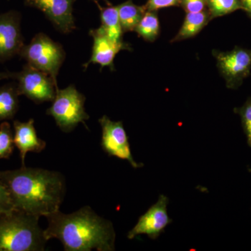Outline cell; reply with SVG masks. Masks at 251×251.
<instances>
[{
	"mask_svg": "<svg viewBox=\"0 0 251 251\" xmlns=\"http://www.w3.org/2000/svg\"><path fill=\"white\" fill-rule=\"evenodd\" d=\"M17 85L8 84L0 87V121L12 120L19 107Z\"/></svg>",
	"mask_w": 251,
	"mask_h": 251,
	"instance_id": "e0dca14e",
	"label": "cell"
},
{
	"mask_svg": "<svg viewBox=\"0 0 251 251\" xmlns=\"http://www.w3.org/2000/svg\"><path fill=\"white\" fill-rule=\"evenodd\" d=\"M14 131L9 122L0 125V159H8L14 150Z\"/></svg>",
	"mask_w": 251,
	"mask_h": 251,
	"instance_id": "ffe728a7",
	"label": "cell"
},
{
	"mask_svg": "<svg viewBox=\"0 0 251 251\" xmlns=\"http://www.w3.org/2000/svg\"><path fill=\"white\" fill-rule=\"evenodd\" d=\"M74 0H25V6L40 10L59 32L67 34L75 29Z\"/></svg>",
	"mask_w": 251,
	"mask_h": 251,
	"instance_id": "30bf717a",
	"label": "cell"
},
{
	"mask_svg": "<svg viewBox=\"0 0 251 251\" xmlns=\"http://www.w3.org/2000/svg\"><path fill=\"white\" fill-rule=\"evenodd\" d=\"M21 15L16 11L0 14V62L19 55L25 46L21 31Z\"/></svg>",
	"mask_w": 251,
	"mask_h": 251,
	"instance_id": "8fae6325",
	"label": "cell"
},
{
	"mask_svg": "<svg viewBox=\"0 0 251 251\" xmlns=\"http://www.w3.org/2000/svg\"><path fill=\"white\" fill-rule=\"evenodd\" d=\"M206 4L211 19L243 10L240 0H206Z\"/></svg>",
	"mask_w": 251,
	"mask_h": 251,
	"instance_id": "d6986e66",
	"label": "cell"
},
{
	"mask_svg": "<svg viewBox=\"0 0 251 251\" xmlns=\"http://www.w3.org/2000/svg\"><path fill=\"white\" fill-rule=\"evenodd\" d=\"M15 209L40 218L59 210L67 185L62 173L43 168H27L0 172Z\"/></svg>",
	"mask_w": 251,
	"mask_h": 251,
	"instance_id": "6da1fadb",
	"label": "cell"
},
{
	"mask_svg": "<svg viewBox=\"0 0 251 251\" xmlns=\"http://www.w3.org/2000/svg\"><path fill=\"white\" fill-rule=\"evenodd\" d=\"M144 40L153 42L160 32V23L156 11H146L135 29Z\"/></svg>",
	"mask_w": 251,
	"mask_h": 251,
	"instance_id": "ac0fdd59",
	"label": "cell"
},
{
	"mask_svg": "<svg viewBox=\"0 0 251 251\" xmlns=\"http://www.w3.org/2000/svg\"><path fill=\"white\" fill-rule=\"evenodd\" d=\"M14 142L19 151L22 166H25V160L28 152L40 153L46 148V142L36 133L34 119L25 122H14Z\"/></svg>",
	"mask_w": 251,
	"mask_h": 251,
	"instance_id": "4fadbf2b",
	"label": "cell"
},
{
	"mask_svg": "<svg viewBox=\"0 0 251 251\" xmlns=\"http://www.w3.org/2000/svg\"><path fill=\"white\" fill-rule=\"evenodd\" d=\"M227 88L236 90L251 74V50L236 46L232 50L213 51Z\"/></svg>",
	"mask_w": 251,
	"mask_h": 251,
	"instance_id": "52a82bcc",
	"label": "cell"
},
{
	"mask_svg": "<svg viewBox=\"0 0 251 251\" xmlns=\"http://www.w3.org/2000/svg\"><path fill=\"white\" fill-rule=\"evenodd\" d=\"M19 55L29 65L49 74L55 82L66 58L62 46L44 33L36 34L29 44H25Z\"/></svg>",
	"mask_w": 251,
	"mask_h": 251,
	"instance_id": "5b68a950",
	"label": "cell"
},
{
	"mask_svg": "<svg viewBox=\"0 0 251 251\" xmlns=\"http://www.w3.org/2000/svg\"><path fill=\"white\" fill-rule=\"evenodd\" d=\"M14 73L0 72V80L14 77Z\"/></svg>",
	"mask_w": 251,
	"mask_h": 251,
	"instance_id": "484cf974",
	"label": "cell"
},
{
	"mask_svg": "<svg viewBox=\"0 0 251 251\" xmlns=\"http://www.w3.org/2000/svg\"><path fill=\"white\" fill-rule=\"evenodd\" d=\"M169 199L164 195H160L158 201L138 219L133 229L127 234L128 239H135L140 234H146L151 239H156L167 226L173 222L167 212Z\"/></svg>",
	"mask_w": 251,
	"mask_h": 251,
	"instance_id": "9c48e42d",
	"label": "cell"
},
{
	"mask_svg": "<svg viewBox=\"0 0 251 251\" xmlns=\"http://www.w3.org/2000/svg\"><path fill=\"white\" fill-rule=\"evenodd\" d=\"M210 14L207 9L202 12L187 13L182 26L172 42L186 40L197 35L211 21Z\"/></svg>",
	"mask_w": 251,
	"mask_h": 251,
	"instance_id": "5bb4252c",
	"label": "cell"
},
{
	"mask_svg": "<svg viewBox=\"0 0 251 251\" xmlns=\"http://www.w3.org/2000/svg\"><path fill=\"white\" fill-rule=\"evenodd\" d=\"M46 218V239H58L65 251L115 250L116 234L111 221L99 216L90 206L72 214L59 210Z\"/></svg>",
	"mask_w": 251,
	"mask_h": 251,
	"instance_id": "7a4b0ae2",
	"label": "cell"
},
{
	"mask_svg": "<svg viewBox=\"0 0 251 251\" xmlns=\"http://www.w3.org/2000/svg\"><path fill=\"white\" fill-rule=\"evenodd\" d=\"M234 111L241 117L248 145L251 148V97L248 99L242 107L234 109Z\"/></svg>",
	"mask_w": 251,
	"mask_h": 251,
	"instance_id": "44dd1931",
	"label": "cell"
},
{
	"mask_svg": "<svg viewBox=\"0 0 251 251\" xmlns=\"http://www.w3.org/2000/svg\"><path fill=\"white\" fill-rule=\"evenodd\" d=\"M20 95L25 96L36 104L52 102L58 89L57 82L46 73L27 64L20 72L14 73Z\"/></svg>",
	"mask_w": 251,
	"mask_h": 251,
	"instance_id": "8992f818",
	"label": "cell"
},
{
	"mask_svg": "<svg viewBox=\"0 0 251 251\" xmlns=\"http://www.w3.org/2000/svg\"><path fill=\"white\" fill-rule=\"evenodd\" d=\"M39 219L18 209L0 214V251H45Z\"/></svg>",
	"mask_w": 251,
	"mask_h": 251,
	"instance_id": "3957f363",
	"label": "cell"
},
{
	"mask_svg": "<svg viewBox=\"0 0 251 251\" xmlns=\"http://www.w3.org/2000/svg\"><path fill=\"white\" fill-rule=\"evenodd\" d=\"M15 207L11 201L7 189L0 179V214L14 210Z\"/></svg>",
	"mask_w": 251,
	"mask_h": 251,
	"instance_id": "7402d4cb",
	"label": "cell"
},
{
	"mask_svg": "<svg viewBox=\"0 0 251 251\" xmlns=\"http://www.w3.org/2000/svg\"><path fill=\"white\" fill-rule=\"evenodd\" d=\"M242 3L243 11L247 13L251 19V0H240Z\"/></svg>",
	"mask_w": 251,
	"mask_h": 251,
	"instance_id": "d4e9b609",
	"label": "cell"
},
{
	"mask_svg": "<svg viewBox=\"0 0 251 251\" xmlns=\"http://www.w3.org/2000/svg\"><path fill=\"white\" fill-rule=\"evenodd\" d=\"M99 122L102 129L100 146L108 156L128 161L133 168L144 166L143 163L135 161L132 155L129 140L123 122L112 121L106 115L99 119Z\"/></svg>",
	"mask_w": 251,
	"mask_h": 251,
	"instance_id": "ba28073f",
	"label": "cell"
},
{
	"mask_svg": "<svg viewBox=\"0 0 251 251\" xmlns=\"http://www.w3.org/2000/svg\"><path fill=\"white\" fill-rule=\"evenodd\" d=\"M180 6L186 14L202 12L206 9V0H181Z\"/></svg>",
	"mask_w": 251,
	"mask_h": 251,
	"instance_id": "cb8c5ba5",
	"label": "cell"
},
{
	"mask_svg": "<svg viewBox=\"0 0 251 251\" xmlns=\"http://www.w3.org/2000/svg\"><path fill=\"white\" fill-rule=\"evenodd\" d=\"M181 4V0H148L145 5L147 11H157L165 8L178 6Z\"/></svg>",
	"mask_w": 251,
	"mask_h": 251,
	"instance_id": "603a6c76",
	"label": "cell"
},
{
	"mask_svg": "<svg viewBox=\"0 0 251 251\" xmlns=\"http://www.w3.org/2000/svg\"><path fill=\"white\" fill-rule=\"evenodd\" d=\"M116 7L124 33L135 31V27L147 11L145 6H138L131 0L117 5Z\"/></svg>",
	"mask_w": 251,
	"mask_h": 251,
	"instance_id": "2e32d148",
	"label": "cell"
},
{
	"mask_svg": "<svg viewBox=\"0 0 251 251\" xmlns=\"http://www.w3.org/2000/svg\"><path fill=\"white\" fill-rule=\"evenodd\" d=\"M96 3L100 11V22H101L100 27L101 28L102 30L115 42H124V31L120 24L116 6L102 7L97 1Z\"/></svg>",
	"mask_w": 251,
	"mask_h": 251,
	"instance_id": "9a60e30c",
	"label": "cell"
},
{
	"mask_svg": "<svg viewBox=\"0 0 251 251\" xmlns=\"http://www.w3.org/2000/svg\"><path fill=\"white\" fill-rule=\"evenodd\" d=\"M85 96L74 85L66 88L57 89L52 105L47 110L48 115L52 117L56 125L64 133H69L80 123L84 124L90 119L85 111Z\"/></svg>",
	"mask_w": 251,
	"mask_h": 251,
	"instance_id": "277c9868",
	"label": "cell"
},
{
	"mask_svg": "<svg viewBox=\"0 0 251 251\" xmlns=\"http://www.w3.org/2000/svg\"><path fill=\"white\" fill-rule=\"evenodd\" d=\"M89 33L93 39V46L90 60L83 64L85 69H87L90 64H99L101 69L107 67L114 71V60L117 54L121 50H132L129 44L125 41L117 43L111 40L100 27L91 29Z\"/></svg>",
	"mask_w": 251,
	"mask_h": 251,
	"instance_id": "7c38bea8",
	"label": "cell"
}]
</instances>
